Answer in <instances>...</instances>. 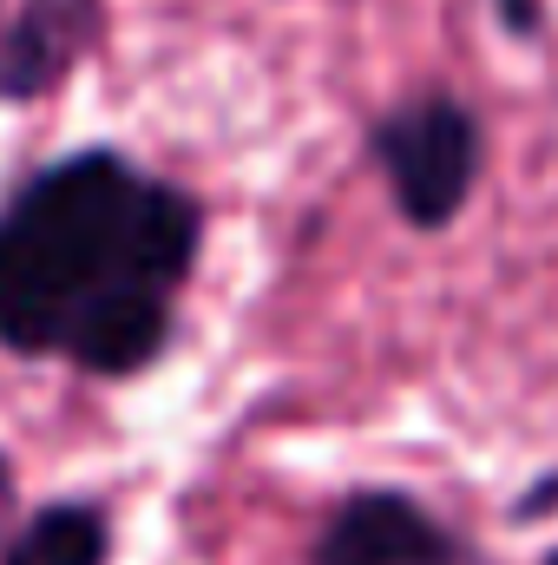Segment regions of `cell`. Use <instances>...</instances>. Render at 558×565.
<instances>
[{
    "label": "cell",
    "instance_id": "1",
    "mask_svg": "<svg viewBox=\"0 0 558 565\" xmlns=\"http://www.w3.org/2000/svg\"><path fill=\"white\" fill-rule=\"evenodd\" d=\"M211 204L184 178L93 139L0 191V349L86 382H144L184 322Z\"/></svg>",
    "mask_w": 558,
    "mask_h": 565
},
{
    "label": "cell",
    "instance_id": "2",
    "mask_svg": "<svg viewBox=\"0 0 558 565\" xmlns=\"http://www.w3.org/2000/svg\"><path fill=\"white\" fill-rule=\"evenodd\" d=\"M368 171L415 237H440L473 211L486 178V119L453 86H415L362 126Z\"/></svg>",
    "mask_w": 558,
    "mask_h": 565
},
{
    "label": "cell",
    "instance_id": "3",
    "mask_svg": "<svg viewBox=\"0 0 558 565\" xmlns=\"http://www.w3.org/2000/svg\"><path fill=\"white\" fill-rule=\"evenodd\" d=\"M302 565H473V546L408 487H348L315 520Z\"/></svg>",
    "mask_w": 558,
    "mask_h": 565
},
{
    "label": "cell",
    "instance_id": "4",
    "mask_svg": "<svg viewBox=\"0 0 558 565\" xmlns=\"http://www.w3.org/2000/svg\"><path fill=\"white\" fill-rule=\"evenodd\" d=\"M112 33V0H20L0 20V106L53 99Z\"/></svg>",
    "mask_w": 558,
    "mask_h": 565
},
{
    "label": "cell",
    "instance_id": "5",
    "mask_svg": "<svg viewBox=\"0 0 558 565\" xmlns=\"http://www.w3.org/2000/svg\"><path fill=\"white\" fill-rule=\"evenodd\" d=\"M112 553H119V526L99 493L40 500L0 540V565H112Z\"/></svg>",
    "mask_w": 558,
    "mask_h": 565
},
{
    "label": "cell",
    "instance_id": "6",
    "mask_svg": "<svg viewBox=\"0 0 558 565\" xmlns=\"http://www.w3.org/2000/svg\"><path fill=\"white\" fill-rule=\"evenodd\" d=\"M486 7H493V20H500L506 40H519V46H539V40H546L552 0H486Z\"/></svg>",
    "mask_w": 558,
    "mask_h": 565
},
{
    "label": "cell",
    "instance_id": "7",
    "mask_svg": "<svg viewBox=\"0 0 558 565\" xmlns=\"http://www.w3.org/2000/svg\"><path fill=\"white\" fill-rule=\"evenodd\" d=\"M13 520H20V473H13V454L0 447V540H7Z\"/></svg>",
    "mask_w": 558,
    "mask_h": 565
}]
</instances>
